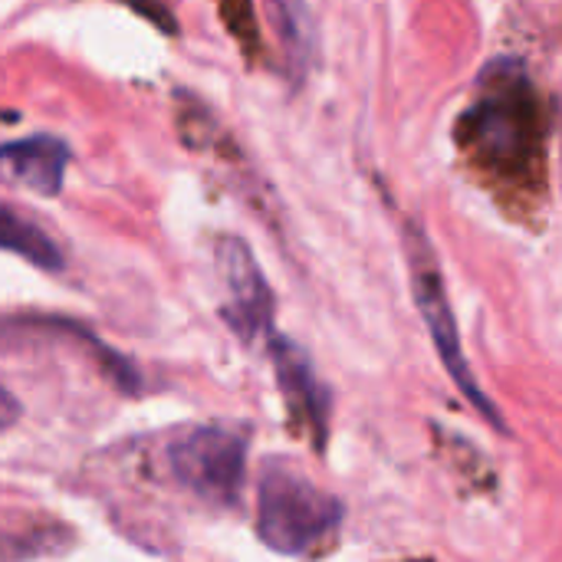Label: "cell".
I'll return each instance as SVG.
<instances>
[{"label": "cell", "mask_w": 562, "mask_h": 562, "mask_svg": "<svg viewBox=\"0 0 562 562\" xmlns=\"http://www.w3.org/2000/svg\"><path fill=\"white\" fill-rule=\"evenodd\" d=\"M501 69H504L501 79L494 72H487L491 82H497V86L474 109L477 138H481V148L487 155L514 151L527 138V128H530V119H533V112H530L533 89H530L527 76H510V63L507 59L501 63Z\"/></svg>", "instance_id": "obj_6"}, {"label": "cell", "mask_w": 562, "mask_h": 562, "mask_svg": "<svg viewBox=\"0 0 562 562\" xmlns=\"http://www.w3.org/2000/svg\"><path fill=\"white\" fill-rule=\"evenodd\" d=\"M342 504L319 491L286 461H270L260 474L257 491V533L283 557H310L326 550L339 533Z\"/></svg>", "instance_id": "obj_1"}, {"label": "cell", "mask_w": 562, "mask_h": 562, "mask_svg": "<svg viewBox=\"0 0 562 562\" xmlns=\"http://www.w3.org/2000/svg\"><path fill=\"white\" fill-rule=\"evenodd\" d=\"M16 418H20V402L0 385V435H3L10 425H16Z\"/></svg>", "instance_id": "obj_10"}, {"label": "cell", "mask_w": 562, "mask_h": 562, "mask_svg": "<svg viewBox=\"0 0 562 562\" xmlns=\"http://www.w3.org/2000/svg\"><path fill=\"white\" fill-rule=\"evenodd\" d=\"M0 250L33 263L36 270L56 273L66 267L63 250L56 247V240L33 221L26 217L20 207H10L7 201H0Z\"/></svg>", "instance_id": "obj_8"}, {"label": "cell", "mask_w": 562, "mask_h": 562, "mask_svg": "<svg viewBox=\"0 0 562 562\" xmlns=\"http://www.w3.org/2000/svg\"><path fill=\"white\" fill-rule=\"evenodd\" d=\"M408 260H412V290H415V303L425 316V326L438 346V356L445 362V369L451 372L454 385L468 395V402L497 428L507 435V422L501 418V412L494 408V402L481 392V385L474 382V372L464 359V349H461V336H458V323H454V313H451V303H448V290H445V280H441V270H438V260H435V250L428 247L425 234L412 227V237H408Z\"/></svg>", "instance_id": "obj_3"}, {"label": "cell", "mask_w": 562, "mask_h": 562, "mask_svg": "<svg viewBox=\"0 0 562 562\" xmlns=\"http://www.w3.org/2000/svg\"><path fill=\"white\" fill-rule=\"evenodd\" d=\"M247 468V431L237 425H201L168 445L171 477L207 504H234Z\"/></svg>", "instance_id": "obj_2"}, {"label": "cell", "mask_w": 562, "mask_h": 562, "mask_svg": "<svg viewBox=\"0 0 562 562\" xmlns=\"http://www.w3.org/2000/svg\"><path fill=\"white\" fill-rule=\"evenodd\" d=\"M69 171V145L56 135H26L0 145V181L56 198Z\"/></svg>", "instance_id": "obj_7"}, {"label": "cell", "mask_w": 562, "mask_h": 562, "mask_svg": "<svg viewBox=\"0 0 562 562\" xmlns=\"http://www.w3.org/2000/svg\"><path fill=\"white\" fill-rule=\"evenodd\" d=\"M277 26H280V40L286 46V59L293 76H306L313 56H316V30H313V16L306 10L303 0H270Z\"/></svg>", "instance_id": "obj_9"}, {"label": "cell", "mask_w": 562, "mask_h": 562, "mask_svg": "<svg viewBox=\"0 0 562 562\" xmlns=\"http://www.w3.org/2000/svg\"><path fill=\"white\" fill-rule=\"evenodd\" d=\"M270 359H273V369H277V379H280V392H283V402L290 408L293 428L303 438H310V445L316 451H326V438H329V389L316 375L310 356L293 339L270 333Z\"/></svg>", "instance_id": "obj_5"}, {"label": "cell", "mask_w": 562, "mask_h": 562, "mask_svg": "<svg viewBox=\"0 0 562 562\" xmlns=\"http://www.w3.org/2000/svg\"><path fill=\"white\" fill-rule=\"evenodd\" d=\"M217 257V273L224 280L227 300L221 306V319L237 333V339L244 342H257V339H270L273 333V293L257 267L254 250L227 234L217 240L214 247Z\"/></svg>", "instance_id": "obj_4"}]
</instances>
